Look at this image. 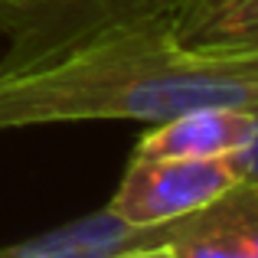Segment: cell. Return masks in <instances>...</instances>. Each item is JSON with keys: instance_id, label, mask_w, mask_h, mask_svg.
I'll return each instance as SVG.
<instances>
[{"instance_id": "3957f363", "label": "cell", "mask_w": 258, "mask_h": 258, "mask_svg": "<svg viewBox=\"0 0 258 258\" xmlns=\"http://www.w3.org/2000/svg\"><path fill=\"white\" fill-rule=\"evenodd\" d=\"M239 183L229 157H134L108 200L127 226H164L219 200Z\"/></svg>"}, {"instance_id": "ba28073f", "label": "cell", "mask_w": 258, "mask_h": 258, "mask_svg": "<svg viewBox=\"0 0 258 258\" xmlns=\"http://www.w3.org/2000/svg\"><path fill=\"white\" fill-rule=\"evenodd\" d=\"M252 114H255V138L242 151L229 154V164H232L239 180H258V108H252Z\"/></svg>"}, {"instance_id": "8992f818", "label": "cell", "mask_w": 258, "mask_h": 258, "mask_svg": "<svg viewBox=\"0 0 258 258\" xmlns=\"http://www.w3.org/2000/svg\"><path fill=\"white\" fill-rule=\"evenodd\" d=\"M255 138L252 108L209 105L151 124L134 157H229Z\"/></svg>"}, {"instance_id": "52a82bcc", "label": "cell", "mask_w": 258, "mask_h": 258, "mask_svg": "<svg viewBox=\"0 0 258 258\" xmlns=\"http://www.w3.org/2000/svg\"><path fill=\"white\" fill-rule=\"evenodd\" d=\"M164 235L167 222L164 226H127L114 219L108 209H98L36 239L4 245L0 258H108L138 245H164Z\"/></svg>"}, {"instance_id": "9c48e42d", "label": "cell", "mask_w": 258, "mask_h": 258, "mask_svg": "<svg viewBox=\"0 0 258 258\" xmlns=\"http://www.w3.org/2000/svg\"><path fill=\"white\" fill-rule=\"evenodd\" d=\"M108 258H173L167 245H138V248H124V252H114Z\"/></svg>"}, {"instance_id": "30bf717a", "label": "cell", "mask_w": 258, "mask_h": 258, "mask_svg": "<svg viewBox=\"0 0 258 258\" xmlns=\"http://www.w3.org/2000/svg\"><path fill=\"white\" fill-rule=\"evenodd\" d=\"M216 62L229 66V69H235V72H245V76H258V52H252V56H232V59H216Z\"/></svg>"}, {"instance_id": "7a4b0ae2", "label": "cell", "mask_w": 258, "mask_h": 258, "mask_svg": "<svg viewBox=\"0 0 258 258\" xmlns=\"http://www.w3.org/2000/svg\"><path fill=\"white\" fill-rule=\"evenodd\" d=\"M176 0H0V76L30 72L118 26L167 20Z\"/></svg>"}, {"instance_id": "277c9868", "label": "cell", "mask_w": 258, "mask_h": 258, "mask_svg": "<svg viewBox=\"0 0 258 258\" xmlns=\"http://www.w3.org/2000/svg\"><path fill=\"white\" fill-rule=\"evenodd\" d=\"M173 258H258V180H239L209 206L167 222Z\"/></svg>"}, {"instance_id": "5b68a950", "label": "cell", "mask_w": 258, "mask_h": 258, "mask_svg": "<svg viewBox=\"0 0 258 258\" xmlns=\"http://www.w3.org/2000/svg\"><path fill=\"white\" fill-rule=\"evenodd\" d=\"M173 46L196 59L258 52V0H176L167 17Z\"/></svg>"}, {"instance_id": "6da1fadb", "label": "cell", "mask_w": 258, "mask_h": 258, "mask_svg": "<svg viewBox=\"0 0 258 258\" xmlns=\"http://www.w3.org/2000/svg\"><path fill=\"white\" fill-rule=\"evenodd\" d=\"M209 105L258 108V76L180 52L167 20L118 26L49 66L0 76V131L62 121L160 124Z\"/></svg>"}]
</instances>
